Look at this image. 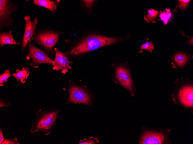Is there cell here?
Instances as JSON below:
<instances>
[{
    "label": "cell",
    "instance_id": "11",
    "mask_svg": "<svg viewBox=\"0 0 193 144\" xmlns=\"http://www.w3.org/2000/svg\"><path fill=\"white\" fill-rule=\"evenodd\" d=\"M54 51L55 55L52 69L57 71L60 70L62 74H65L68 72V69L72 68L70 64L72 62L69 60L65 52L57 48H54Z\"/></svg>",
    "mask_w": 193,
    "mask_h": 144
},
{
    "label": "cell",
    "instance_id": "22",
    "mask_svg": "<svg viewBox=\"0 0 193 144\" xmlns=\"http://www.w3.org/2000/svg\"><path fill=\"white\" fill-rule=\"evenodd\" d=\"M180 34H181L182 36H184L186 37H188V40L186 42L185 44L187 45H189L190 47H191L193 45V36L189 37L185 35L184 33V32L182 31H180Z\"/></svg>",
    "mask_w": 193,
    "mask_h": 144
},
{
    "label": "cell",
    "instance_id": "8",
    "mask_svg": "<svg viewBox=\"0 0 193 144\" xmlns=\"http://www.w3.org/2000/svg\"><path fill=\"white\" fill-rule=\"evenodd\" d=\"M115 79L125 88L131 95L134 96L135 86L132 78L130 68L127 65H118L115 70Z\"/></svg>",
    "mask_w": 193,
    "mask_h": 144
},
{
    "label": "cell",
    "instance_id": "24",
    "mask_svg": "<svg viewBox=\"0 0 193 144\" xmlns=\"http://www.w3.org/2000/svg\"><path fill=\"white\" fill-rule=\"evenodd\" d=\"M11 105H10L9 102L7 100H3L1 99L0 101V107H8L11 106Z\"/></svg>",
    "mask_w": 193,
    "mask_h": 144
},
{
    "label": "cell",
    "instance_id": "2",
    "mask_svg": "<svg viewBox=\"0 0 193 144\" xmlns=\"http://www.w3.org/2000/svg\"><path fill=\"white\" fill-rule=\"evenodd\" d=\"M174 83L176 85L171 95L172 100L185 109H190L193 113V81L181 77L177 79Z\"/></svg>",
    "mask_w": 193,
    "mask_h": 144
},
{
    "label": "cell",
    "instance_id": "13",
    "mask_svg": "<svg viewBox=\"0 0 193 144\" xmlns=\"http://www.w3.org/2000/svg\"><path fill=\"white\" fill-rule=\"evenodd\" d=\"M60 1V0L55 1L50 0H34L33 4L36 6L46 8L52 13L55 14Z\"/></svg>",
    "mask_w": 193,
    "mask_h": 144
},
{
    "label": "cell",
    "instance_id": "21",
    "mask_svg": "<svg viewBox=\"0 0 193 144\" xmlns=\"http://www.w3.org/2000/svg\"><path fill=\"white\" fill-rule=\"evenodd\" d=\"M190 0H179L177 5L178 7L181 10L185 9L188 6Z\"/></svg>",
    "mask_w": 193,
    "mask_h": 144
},
{
    "label": "cell",
    "instance_id": "18",
    "mask_svg": "<svg viewBox=\"0 0 193 144\" xmlns=\"http://www.w3.org/2000/svg\"><path fill=\"white\" fill-rule=\"evenodd\" d=\"M149 39L148 38H147L146 42L140 45V50L139 51L140 53H141L143 52V49L146 50L150 53L153 51V50L155 49L154 44L152 41L149 42Z\"/></svg>",
    "mask_w": 193,
    "mask_h": 144
},
{
    "label": "cell",
    "instance_id": "17",
    "mask_svg": "<svg viewBox=\"0 0 193 144\" xmlns=\"http://www.w3.org/2000/svg\"><path fill=\"white\" fill-rule=\"evenodd\" d=\"M173 15L170 12L169 9H166L162 11H160L159 17L161 20L162 21L164 24L166 25L170 20L172 17Z\"/></svg>",
    "mask_w": 193,
    "mask_h": 144
},
{
    "label": "cell",
    "instance_id": "9",
    "mask_svg": "<svg viewBox=\"0 0 193 144\" xmlns=\"http://www.w3.org/2000/svg\"><path fill=\"white\" fill-rule=\"evenodd\" d=\"M28 53L26 57L27 60L30 58L32 62L29 65L37 68L41 64H47L53 66V61L44 51L40 49L30 43L27 46Z\"/></svg>",
    "mask_w": 193,
    "mask_h": 144
},
{
    "label": "cell",
    "instance_id": "10",
    "mask_svg": "<svg viewBox=\"0 0 193 144\" xmlns=\"http://www.w3.org/2000/svg\"><path fill=\"white\" fill-rule=\"evenodd\" d=\"M25 21V30L21 43V52H23L28 44L33 40V36L36 29V25L38 23V19L35 17L31 21L29 16H26L24 17Z\"/></svg>",
    "mask_w": 193,
    "mask_h": 144
},
{
    "label": "cell",
    "instance_id": "5",
    "mask_svg": "<svg viewBox=\"0 0 193 144\" xmlns=\"http://www.w3.org/2000/svg\"><path fill=\"white\" fill-rule=\"evenodd\" d=\"M62 32L52 30H36L33 41L43 47L49 53L53 54V48L57 44Z\"/></svg>",
    "mask_w": 193,
    "mask_h": 144
},
{
    "label": "cell",
    "instance_id": "6",
    "mask_svg": "<svg viewBox=\"0 0 193 144\" xmlns=\"http://www.w3.org/2000/svg\"><path fill=\"white\" fill-rule=\"evenodd\" d=\"M68 85L69 97L66 104L82 103L90 105L92 98L85 86H80L71 80H69Z\"/></svg>",
    "mask_w": 193,
    "mask_h": 144
},
{
    "label": "cell",
    "instance_id": "3",
    "mask_svg": "<svg viewBox=\"0 0 193 144\" xmlns=\"http://www.w3.org/2000/svg\"><path fill=\"white\" fill-rule=\"evenodd\" d=\"M60 110L55 109L47 110L45 109L39 110L36 113L35 121L32 124L31 132L33 133L40 130L46 135H49L59 118Z\"/></svg>",
    "mask_w": 193,
    "mask_h": 144
},
{
    "label": "cell",
    "instance_id": "1",
    "mask_svg": "<svg viewBox=\"0 0 193 144\" xmlns=\"http://www.w3.org/2000/svg\"><path fill=\"white\" fill-rule=\"evenodd\" d=\"M124 37H110L92 35L82 39L70 50L65 52L67 56H75L113 44L124 40Z\"/></svg>",
    "mask_w": 193,
    "mask_h": 144
},
{
    "label": "cell",
    "instance_id": "14",
    "mask_svg": "<svg viewBox=\"0 0 193 144\" xmlns=\"http://www.w3.org/2000/svg\"><path fill=\"white\" fill-rule=\"evenodd\" d=\"M6 45H21V43L16 42L14 39L11 30L9 32H3L0 33V46L3 47Z\"/></svg>",
    "mask_w": 193,
    "mask_h": 144
},
{
    "label": "cell",
    "instance_id": "25",
    "mask_svg": "<svg viewBox=\"0 0 193 144\" xmlns=\"http://www.w3.org/2000/svg\"><path fill=\"white\" fill-rule=\"evenodd\" d=\"M94 1V0H83L82 1L87 7H90L92 6Z\"/></svg>",
    "mask_w": 193,
    "mask_h": 144
},
{
    "label": "cell",
    "instance_id": "7",
    "mask_svg": "<svg viewBox=\"0 0 193 144\" xmlns=\"http://www.w3.org/2000/svg\"><path fill=\"white\" fill-rule=\"evenodd\" d=\"M18 5L10 0H0V31L13 24V19L11 14L17 11Z\"/></svg>",
    "mask_w": 193,
    "mask_h": 144
},
{
    "label": "cell",
    "instance_id": "20",
    "mask_svg": "<svg viewBox=\"0 0 193 144\" xmlns=\"http://www.w3.org/2000/svg\"><path fill=\"white\" fill-rule=\"evenodd\" d=\"M99 141L96 138L91 137L88 139H84L80 141L79 144H97Z\"/></svg>",
    "mask_w": 193,
    "mask_h": 144
},
{
    "label": "cell",
    "instance_id": "23",
    "mask_svg": "<svg viewBox=\"0 0 193 144\" xmlns=\"http://www.w3.org/2000/svg\"><path fill=\"white\" fill-rule=\"evenodd\" d=\"M16 138L11 139H5L2 144H19Z\"/></svg>",
    "mask_w": 193,
    "mask_h": 144
},
{
    "label": "cell",
    "instance_id": "16",
    "mask_svg": "<svg viewBox=\"0 0 193 144\" xmlns=\"http://www.w3.org/2000/svg\"><path fill=\"white\" fill-rule=\"evenodd\" d=\"M147 14L144 16V19L147 22H151L153 23L156 22L155 19L157 18L159 13V11L152 8L147 10Z\"/></svg>",
    "mask_w": 193,
    "mask_h": 144
},
{
    "label": "cell",
    "instance_id": "19",
    "mask_svg": "<svg viewBox=\"0 0 193 144\" xmlns=\"http://www.w3.org/2000/svg\"><path fill=\"white\" fill-rule=\"evenodd\" d=\"M12 76L13 75L11 74L9 70H5L3 74L0 75V86H3V83L7 82L9 78Z\"/></svg>",
    "mask_w": 193,
    "mask_h": 144
},
{
    "label": "cell",
    "instance_id": "12",
    "mask_svg": "<svg viewBox=\"0 0 193 144\" xmlns=\"http://www.w3.org/2000/svg\"><path fill=\"white\" fill-rule=\"evenodd\" d=\"M175 51L174 55L170 56L172 60L171 64L172 68L183 70L190 64V61L192 59L193 55L191 56L188 51Z\"/></svg>",
    "mask_w": 193,
    "mask_h": 144
},
{
    "label": "cell",
    "instance_id": "26",
    "mask_svg": "<svg viewBox=\"0 0 193 144\" xmlns=\"http://www.w3.org/2000/svg\"><path fill=\"white\" fill-rule=\"evenodd\" d=\"M4 138L3 136V131L1 128L0 129V144H1L3 141Z\"/></svg>",
    "mask_w": 193,
    "mask_h": 144
},
{
    "label": "cell",
    "instance_id": "15",
    "mask_svg": "<svg viewBox=\"0 0 193 144\" xmlns=\"http://www.w3.org/2000/svg\"><path fill=\"white\" fill-rule=\"evenodd\" d=\"M16 72L15 73L13 74V76L22 84H24L30 73L28 68L27 67H23L21 70L17 69Z\"/></svg>",
    "mask_w": 193,
    "mask_h": 144
},
{
    "label": "cell",
    "instance_id": "4",
    "mask_svg": "<svg viewBox=\"0 0 193 144\" xmlns=\"http://www.w3.org/2000/svg\"><path fill=\"white\" fill-rule=\"evenodd\" d=\"M170 129L155 128L146 130L140 136V144H170L172 141L170 138Z\"/></svg>",
    "mask_w": 193,
    "mask_h": 144
}]
</instances>
